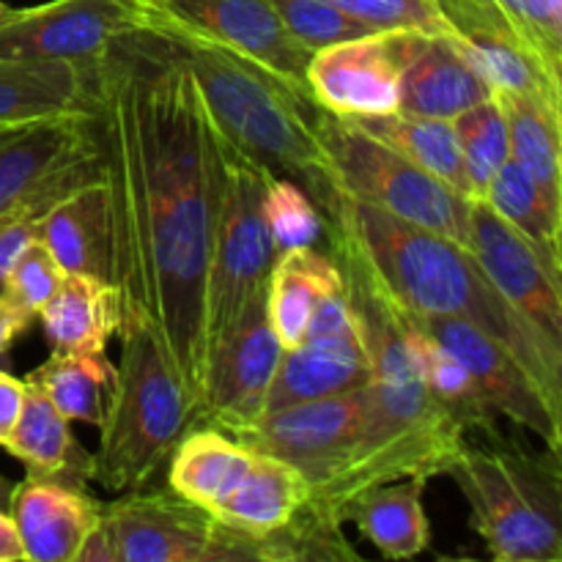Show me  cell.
I'll list each match as a JSON object with an SVG mask.
<instances>
[{
	"mask_svg": "<svg viewBox=\"0 0 562 562\" xmlns=\"http://www.w3.org/2000/svg\"><path fill=\"white\" fill-rule=\"evenodd\" d=\"M151 22L146 0H49L14 9L0 25V58L93 66L113 42Z\"/></svg>",
	"mask_w": 562,
	"mask_h": 562,
	"instance_id": "cell-12",
	"label": "cell"
},
{
	"mask_svg": "<svg viewBox=\"0 0 562 562\" xmlns=\"http://www.w3.org/2000/svg\"><path fill=\"white\" fill-rule=\"evenodd\" d=\"M280 355L283 346L269 324L263 291L241 313L234 329L209 351L198 426H214L234 437L258 420L263 415Z\"/></svg>",
	"mask_w": 562,
	"mask_h": 562,
	"instance_id": "cell-13",
	"label": "cell"
},
{
	"mask_svg": "<svg viewBox=\"0 0 562 562\" xmlns=\"http://www.w3.org/2000/svg\"><path fill=\"white\" fill-rule=\"evenodd\" d=\"M93 124L121 311L151 329L201 423L220 159L201 93L154 27L93 64Z\"/></svg>",
	"mask_w": 562,
	"mask_h": 562,
	"instance_id": "cell-1",
	"label": "cell"
},
{
	"mask_svg": "<svg viewBox=\"0 0 562 562\" xmlns=\"http://www.w3.org/2000/svg\"><path fill=\"white\" fill-rule=\"evenodd\" d=\"M318 132L346 195L470 250V198L362 132L346 115L322 108Z\"/></svg>",
	"mask_w": 562,
	"mask_h": 562,
	"instance_id": "cell-8",
	"label": "cell"
},
{
	"mask_svg": "<svg viewBox=\"0 0 562 562\" xmlns=\"http://www.w3.org/2000/svg\"><path fill=\"white\" fill-rule=\"evenodd\" d=\"M121 294L113 283L66 274L36 318L55 355H104L121 327Z\"/></svg>",
	"mask_w": 562,
	"mask_h": 562,
	"instance_id": "cell-24",
	"label": "cell"
},
{
	"mask_svg": "<svg viewBox=\"0 0 562 562\" xmlns=\"http://www.w3.org/2000/svg\"><path fill=\"white\" fill-rule=\"evenodd\" d=\"M426 33L376 31L316 49L307 86L324 110L346 119L398 110L401 75Z\"/></svg>",
	"mask_w": 562,
	"mask_h": 562,
	"instance_id": "cell-14",
	"label": "cell"
},
{
	"mask_svg": "<svg viewBox=\"0 0 562 562\" xmlns=\"http://www.w3.org/2000/svg\"><path fill=\"white\" fill-rule=\"evenodd\" d=\"M252 450L214 426H198L176 445L168 461V488L198 508L217 514L250 470Z\"/></svg>",
	"mask_w": 562,
	"mask_h": 562,
	"instance_id": "cell-26",
	"label": "cell"
},
{
	"mask_svg": "<svg viewBox=\"0 0 562 562\" xmlns=\"http://www.w3.org/2000/svg\"><path fill=\"white\" fill-rule=\"evenodd\" d=\"M22 398H25V382L0 371V445L14 431L16 417H20L22 409Z\"/></svg>",
	"mask_w": 562,
	"mask_h": 562,
	"instance_id": "cell-42",
	"label": "cell"
},
{
	"mask_svg": "<svg viewBox=\"0 0 562 562\" xmlns=\"http://www.w3.org/2000/svg\"><path fill=\"white\" fill-rule=\"evenodd\" d=\"M426 483V477H401L362 488L340 508V521H351L382 558H417L431 547V527L423 508Z\"/></svg>",
	"mask_w": 562,
	"mask_h": 562,
	"instance_id": "cell-23",
	"label": "cell"
},
{
	"mask_svg": "<svg viewBox=\"0 0 562 562\" xmlns=\"http://www.w3.org/2000/svg\"><path fill=\"white\" fill-rule=\"evenodd\" d=\"M148 27L190 71L220 135L272 176L296 181L316 201L318 212L333 220L346 190L318 132L322 104L316 97L269 66L187 31L154 9Z\"/></svg>",
	"mask_w": 562,
	"mask_h": 562,
	"instance_id": "cell-4",
	"label": "cell"
},
{
	"mask_svg": "<svg viewBox=\"0 0 562 562\" xmlns=\"http://www.w3.org/2000/svg\"><path fill=\"white\" fill-rule=\"evenodd\" d=\"M36 239L66 274L110 280V198L102 170L55 198L36 220Z\"/></svg>",
	"mask_w": 562,
	"mask_h": 562,
	"instance_id": "cell-19",
	"label": "cell"
},
{
	"mask_svg": "<svg viewBox=\"0 0 562 562\" xmlns=\"http://www.w3.org/2000/svg\"><path fill=\"white\" fill-rule=\"evenodd\" d=\"M362 132L382 140L401 157L415 162L417 168L428 170L439 181L456 190L459 195L470 198V184H467L464 157H461L459 137H456L453 121L428 119V115L406 113V110H393L382 115H360L351 119Z\"/></svg>",
	"mask_w": 562,
	"mask_h": 562,
	"instance_id": "cell-30",
	"label": "cell"
},
{
	"mask_svg": "<svg viewBox=\"0 0 562 562\" xmlns=\"http://www.w3.org/2000/svg\"><path fill=\"white\" fill-rule=\"evenodd\" d=\"M75 562H119L115 560V549H113V541H110V532L102 519H99V525L88 532V538L82 541Z\"/></svg>",
	"mask_w": 562,
	"mask_h": 562,
	"instance_id": "cell-44",
	"label": "cell"
},
{
	"mask_svg": "<svg viewBox=\"0 0 562 562\" xmlns=\"http://www.w3.org/2000/svg\"><path fill=\"white\" fill-rule=\"evenodd\" d=\"M263 217L278 252L316 245L324 234V217L318 214L316 201L289 176L269 179L263 192Z\"/></svg>",
	"mask_w": 562,
	"mask_h": 562,
	"instance_id": "cell-36",
	"label": "cell"
},
{
	"mask_svg": "<svg viewBox=\"0 0 562 562\" xmlns=\"http://www.w3.org/2000/svg\"><path fill=\"white\" fill-rule=\"evenodd\" d=\"M459 33H494L562 77V0H439Z\"/></svg>",
	"mask_w": 562,
	"mask_h": 562,
	"instance_id": "cell-22",
	"label": "cell"
},
{
	"mask_svg": "<svg viewBox=\"0 0 562 562\" xmlns=\"http://www.w3.org/2000/svg\"><path fill=\"white\" fill-rule=\"evenodd\" d=\"M329 241L368 357L355 456L327 488L307 497L313 508L340 519V508L362 488L401 477L431 481L445 475L470 439V428L428 390L415 324L384 289L355 239L340 225H329Z\"/></svg>",
	"mask_w": 562,
	"mask_h": 562,
	"instance_id": "cell-2",
	"label": "cell"
},
{
	"mask_svg": "<svg viewBox=\"0 0 562 562\" xmlns=\"http://www.w3.org/2000/svg\"><path fill=\"white\" fill-rule=\"evenodd\" d=\"M368 382V357L360 335H335V338H302L283 349L269 384L263 412L283 409L322 395L346 393Z\"/></svg>",
	"mask_w": 562,
	"mask_h": 562,
	"instance_id": "cell-21",
	"label": "cell"
},
{
	"mask_svg": "<svg viewBox=\"0 0 562 562\" xmlns=\"http://www.w3.org/2000/svg\"><path fill=\"white\" fill-rule=\"evenodd\" d=\"M99 173L91 110L0 124V223L42 214L58 195Z\"/></svg>",
	"mask_w": 562,
	"mask_h": 562,
	"instance_id": "cell-9",
	"label": "cell"
},
{
	"mask_svg": "<svg viewBox=\"0 0 562 562\" xmlns=\"http://www.w3.org/2000/svg\"><path fill=\"white\" fill-rule=\"evenodd\" d=\"M481 201H486L505 223L514 225L541 250H547L554 261L562 263V201H554L525 165L516 162L514 157L505 159Z\"/></svg>",
	"mask_w": 562,
	"mask_h": 562,
	"instance_id": "cell-32",
	"label": "cell"
},
{
	"mask_svg": "<svg viewBox=\"0 0 562 562\" xmlns=\"http://www.w3.org/2000/svg\"><path fill=\"white\" fill-rule=\"evenodd\" d=\"M9 497H11V483L0 475V508L9 510Z\"/></svg>",
	"mask_w": 562,
	"mask_h": 562,
	"instance_id": "cell-46",
	"label": "cell"
},
{
	"mask_svg": "<svg viewBox=\"0 0 562 562\" xmlns=\"http://www.w3.org/2000/svg\"><path fill=\"white\" fill-rule=\"evenodd\" d=\"M93 104V66L0 58V124L80 113Z\"/></svg>",
	"mask_w": 562,
	"mask_h": 562,
	"instance_id": "cell-25",
	"label": "cell"
},
{
	"mask_svg": "<svg viewBox=\"0 0 562 562\" xmlns=\"http://www.w3.org/2000/svg\"><path fill=\"white\" fill-rule=\"evenodd\" d=\"M409 318L412 324H415V346L417 357H420L423 376H426V384L434 393V398L442 406H448L470 431H477V428L492 431L494 412L483 404L481 393H477L475 387V379L467 371L464 362H461L448 346H442L437 338H431V335L417 324V318L412 316V313Z\"/></svg>",
	"mask_w": 562,
	"mask_h": 562,
	"instance_id": "cell-34",
	"label": "cell"
},
{
	"mask_svg": "<svg viewBox=\"0 0 562 562\" xmlns=\"http://www.w3.org/2000/svg\"><path fill=\"white\" fill-rule=\"evenodd\" d=\"M22 560H25V549H22L14 519L9 516V510L0 508V562H22Z\"/></svg>",
	"mask_w": 562,
	"mask_h": 562,
	"instance_id": "cell-45",
	"label": "cell"
},
{
	"mask_svg": "<svg viewBox=\"0 0 562 562\" xmlns=\"http://www.w3.org/2000/svg\"><path fill=\"white\" fill-rule=\"evenodd\" d=\"M355 313H351L349 294H346V283L340 289L327 291L322 300L313 305L311 318L302 338H335V335H355Z\"/></svg>",
	"mask_w": 562,
	"mask_h": 562,
	"instance_id": "cell-40",
	"label": "cell"
},
{
	"mask_svg": "<svg viewBox=\"0 0 562 562\" xmlns=\"http://www.w3.org/2000/svg\"><path fill=\"white\" fill-rule=\"evenodd\" d=\"M456 137H459L461 157H464L470 201L486 195V187L510 157L508 124L497 99L475 104L453 119Z\"/></svg>",
	"mask_w": 562,
	"mask_h": 562,
	"instance_id": "cell-35",
	"label": "cell"
},
{
	"mask_svg": "<svg viewBox=\"0 0 562 562\" xmlns=\"http://www.w3.org/2000/svg\"><path fill=\"white\" fill-rule=\"evenodd\" d=\"M360 417L362 387H357L263 412L234 439L294 467L313 497L349 467L360 439Z\"/></svg>",
	"mask_w": 562,
	"mask_h": 562,
	"instance_id": "cell-11",
	"label": "cell"
},
{
	"mask_svg": "<svg viewBox=\"0 0 562 562\" xmlns=\"http://www.w3.org/2000/svg\"><path fill=\"white\" fill-rule=\"evenodd\" d=\"M307 497H311V486L294 467L252 450L245 481L214 516L231 530L261 538L289 525L307 503Z\"/></svg>",
	"mask_w": 562,
	"mask_h": 562,
	"instance_id": "cell-28",
	"label": "cell"
},
{
	"mask_svg": "<svg viewBox=\"0 0 562 562\" xmlns=\"http://www.w3.org/2000/svg\"><path fill=\"white\" fill-rule=\"evenodd\" d=\"M31 322L33 316L22 313L20 307L11 305V302L0 294V355H5V351L14 346V340L31 327Z\"/></svg>",
	"mask_w": 562,
	"mask_h": 562,
	"instance_id": "cell-43",
	"label": "cell"
},
{
	"mask_svg": "<svg viewBox=\"0 0 562 562\" xmlns=\"http://www.w3.org/2000/svg\"><path fill=\"white\" fill-rule=\"evenodd\" d=\"M340 285L338 261L313 250V245L278 252L267 280V316L283 349L300 344L313 305Z\"/></svg>",
	"mask_w": 562,
	"mask_h": 562,
	"instance_id": "cell-29",
	"label": "cell"
},
{
	"mask_svg": "<svg viewBox=\"0 0 562 562\" xmlns=\"http://www.w3.org/2000/svg\"><path fill=\"white\" fill-rule=\"evenodd\" d=\"M417 324L464 362L494 415L510 417L538 434L552 453H560L562 398L541 387L503 344L461 318H417Z\"/></svg>",
	"mask_w": 562,
	"mask_h": 562,
	"instance_id": "cell-15",
	"label": "cell"
},
{
	"mask_svg": "<svg viewBox=\"0 0 562 562\" xmlns=\"http://www.w3.org/2000/svg\"><path fill=\"white\" fill-rule=\"evenodd\" d=\"M119 562H252V538L176 492H124L102 505Z\"/></svg>",
	"mask_w": 562,
	"mask_h": 562,
	"instance_id": "cell-10",
	"label": "cell"
},
{
	"mask_svg": "<svg viewBox=\"0 0 562 562\" xmlns=\"http://www.w3.org/2000/svg\"><path fill=\"white\" fill-rule=\"evenodd\" d=\"M214 146L220 159V212L206 274V360L250 302L267 291L278 258L263 217V192L272 173L225 140L217 126Z\"/></svg>",
	"mask_w": 562,
	"mask_h": 562,
	"instance_id": "cell-7",
	"label": "cell"
},
{
	"mask_svg": "<svg viewBox=\"0 0 562 562\" xmlns=\"http://www.w3.org/2000/svg\"><path fill=\"white\" fill-rule=\"evenodd\" d=\"M505 113L510 157L525 165L538 184L562 201V102L536 93H494Z\"/></svg>",
	"mask_w": 562,
	"mask_h": 562,
	"instance_id": "cell-31",
	"label": "cell"
},
{
	"mask_svg": "<svg viewBox=\"0 0 562 562\" xmlns=\"http://www.w3.org/2000/svg\"><path fill=\"white\" fill-rule=\"evenodd\" d=\"M329 225H340L355 239L362 258L406 313L475 324L503 344L541 387L562 398V349L499 294L467 247L346 192Z\"/></svg>",
	"mask_w": 562,
	"mask_h": 562,
	"instance_id": "cell-3",
	"label": "cell"
},
{
	"mask_svg": "<svg viewBox=\"0 0 562 562\" xmlns=\"http://www.w3.org/2000/svg\"><path fill=\"white\" fill-rule=\"evenodd\" d=\"M269 3L274 5L291 36L311 53L376 33L371 25L346 14L333 0H269Z\"/></svg>",
	"mask_w": 562,
	"mask_h": 562,
	"instance_id": "cell-37",
	"label": "cell"
},
{
	"mask_svg": "<svg viewBox=\"0 0 562 562\" xmlns=\"http://www.w3.org/2000/svg\"><path fill=\"white\" fill-rule=\"evenodd\" d=\"M146 3L165 20L225 44L311 91L307 64L313 53L291 36L269 0H146Z\"/></svg>",
	"mask_w": 562,
	"mask_h": 562,
	"instance_id": "cell-17",
	"label": "cell"
},
{
	"mask_svg": "<svg viewBox=\"0 0 562 562\" xmlns=\"http://www.w3.org/2000/svg\"><path fill=\"white\" fill-rule=\"evenodd\" d=\"M9 516L27 562H75L88 532L102 519V503L86 486L25 477L11 486Z\"/></svg>",
	"mask_w": 562,
	"mask_h": 562,
	"instance_id": "cell-18",
	"label": "cell"
},
{
	"mask_svg": "<svg viewBox=\"0 0 562 562\" xmlns=\"http://www.w3.org/2000/svg\"><path fill=\"white\" fill-rule=\"evenodd\" d=\"M36 214H22L0 223V294H3L5 278L14 267L16 256L36 239Z\"/></svg>",
	"mask_w": 562,
	"mask_h": 562,
	"instance_id": "cell-41",
	"label": "cell"
},
{
	"mask_svg": "<svg viewBox=\"0 0 562 562\" xmlns=\"http://www.w3.org/2000/svg\"><path fill=\"white\" fill-rule=\"evenodd\" d=\"M492 99L475 66L464 58L456 38L423 36L401 75L398 110L428 119L453 121L464 110Z\"/></svg>",
	"mask_w": 562,
	"mask_h": 562,
	"instance_id": "cell-20",
	"label": "cell"
},
{
	"mask_svg": "<svg viewBox=\"0 0 562 562\" xmlns=\"http://www.w3.org/2000/svg\"><path fill=\"white\" fill-rule=\"evenodd\" d=\"M11 14H14V9H11L9 3H3V0H0V25H3V22L9 20Z\"/></svg>",
	"mask_w": 562,
	"mask_h": 562,
	"instance_id": "cell-47",
	"label": "cell"
},
{
	"mask_svg": "<svg viewBox=\"0 0 562 562\" xmlns=\"http://www.w3.org/2000/svg\"><path fill=\"white\" fill-rule=\"evenodd\" d=\"M66 272L53 256H49L47 247L38 239H33L25 250L16 256L14 267H11L9 278H5L3 296L11 305L20 307L22 313L36 318L38 311L49 302V296L58 291V285L64 283Z\"/></svg>",
	"mask_w": 562,
	"mask_h": 562,
	"instance_id": "cell-39",
	"label": "cell"
},
{
	"mask_svg": "<svg viewBox=\"0 0 562 562\" xmlns=\"http://www.w3.org/2000/svg\"><path fill=\"white\" fill-rule=\"evenodd\" d=\"M445 475L459 483L472 530L494 560H562L560 453L541 459L527 450L467 439Z\"/></svg>",
	"mask_w": 562,
	"mask_h": 562,
	"instance_id": "cell-6",
	"label": "cell"
},
{
	"mask_svg": "<svg viewBox=\"0 0 562 562\" xmlns=\"http://www.w3.org/2000/svg\"><path fill=\"white\" fill-rule=\"evenodd\" d=\"M121 357L99 423L91 481L124 494L151 486L176 445L198 428V406L176 379L151 329L121 313Z\"/></svg>",
	"mask_w": 562,
	"mask_h": 562,
	"instance_id": "cell-5",
	"label": "cell"
},
{
	"mask_svg": "<svg viewBox=\"0 0 562 562\" xmlns=\"http://www.w3.org/2000/svg\"><path fill=\"white\" fill-rule=\"evenodd\" d=\"M335 5L366 22L373 31H409L456 38L439 0H333Z\"/></svg>",
	"mask_w": 562,
	"mask_h": 562,
	"instance_id": "cell-38",
	"label": "cell"
},
{
	"mask_svg": "<svg viewBox=\"0 0 562 562\" xmlns=\"http://www.w3.org/2000/svg\"><path fill=\"white\" fill-rule=\"evenodd\" d=\"M3 448L22 461L27 477L64 481L71 486H86L91 481V453L71 437L69 420L27 382L20 417Z\"/></svg>",
	"mask_w": 562,
	"mask_h": 562,
	"instance_id": "cell-27",
	"label": "cell"
},
{
	"mask_svg": "<svg viewBox=\"0 0 562 562\" xmlns=\"http://www.w3.org/2000/svg\"><path fill=\"white\" fill-rule=\"evenodd\" d=\"M470 252L499 294L562 349V263L481 198L470 201Z\"/></svg>",
	"mask_w": 562,
	"mask_h": 562,
	"instance_id": "cell-16",
	"label": "cell"
},
{
	"mask_svg": "<svg viewBox=\"0 0 562 562\" xmlns=\"http://www.w3.org/2000/svg\"><path fill=\"white\" fill-rule=\"evenodd\" d=\"M115 366L104 355H49L47 362L25 376L66 420L99 426L104 415Z\"/></svg>",
	"mask_w": 562,
	"mask_h": 562,
	"instance_id": "cell-33",
	"label": "cell"
}]
</instances>
